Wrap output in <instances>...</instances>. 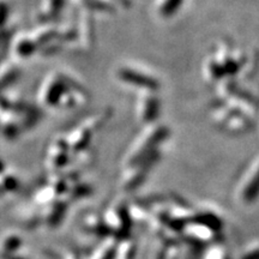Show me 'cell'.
<instances>
[{"label": "cell", "mask_w": 259, "mask_h": 259, "mask_svg": "<svg viewBox=\"0 0 259 259\" xmlns=\"http://www.w3.org/2000/svg\"><path fill=\"white\" fill-rule=\"evenodd\" d=\"M135 255V244L130 240H125L116 252V259H132Z\"/></svg>", "instance_id": "5"}, {"label": "cell", "mask_w": 259, "mask_h": 259, "mask_svg": "<svg viewBox=\"0 0 259 259\" xmlns=\"http://www.w3.org/2000/svg\"><path fill=\"white\" fill-rule=\"evenodd\" d=\"M241 259H259V246H254V247L248 248L247 251L242 254Z\"/></svg>", "instance_id": "7"}, {"label": "cell", "mask_w": 259, "mask_h": 259, "mask_svg": "<svg viewBox=\"0 0 259 259\" xmlns=\"http://www.w3.org/2000/svg\"><path fill=\"white\" fill-rule=\"evenodd\" d=\"M204 67V76L210 83H236L239 76H248L258 66V56L232 44H220Z\"/></svg>", "instance_id": "1"}, {"label": "cell", "mask_w": 259, "mask_h": 259, "mask_svg": "<svg viewBox=\"0 0 259 259\" xmlns=\"http://www.w3.org/2000/svg\"><path fill=\"white\" fill-rule=\"evenodd\" d=\"M236 199L242 205H251L259 197V157L245 171L235 191Z\"/></svg>", "instance_id": "2"}, {"label": "cell", "mask_w": 259, "mask_h": 259, "mask_svg": "<svg viewBox=\"0 0 259 259\" xmlns=\"http://www.w3.org/2000/svg\"><path fill=\"white\" fill-rule=\"evenodd\" d=\"M185 2L186 0H156L155 11L160 18L169 19L171 16H176L180 11Z\"/></svg>", "instance_id": "4"}, {"label": "cell", "mask_w": 259, "mask_h": 259, "mask_svg": "<svg viewBox=\"0 0 259 259\" xmlns=\"http://www.w3.org/2000/svg\"><path fill=\"white\" fill-rule=\"evenodd\" d=\"M119 78L122 80V83L131 85L132 88L136 87L144 92V94L157 93L160 88V83L154 74L139 66L126 65L119 71Z\"/></svg>", "instance_id": "3"}, {"label": "cell", "mask_w": 259, "mask_h": 259, "mask_svg": "<svg viewBox=\"0 0 259 259\" xmlns=\"http://www.w3.org/2000/svg\"><path fill=\"white\" fill-rule=\"evenodd\" d=\"M203 259H229V257L223 246H212L205 252Z\"/></svg>", "instance_id": "6"}]
</instances>
